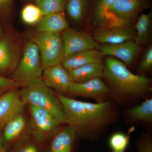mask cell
<instances>
[{"label": "cell", "instance_id": "cell-6", "mask_svg": "<svg viewBox=\"0 0 152 152\" xmlns=\"http://www.w3.org/2000/svg\"><path fill=\"white\" fill-rule=\"evenodd\" d=\"M144 5L143 0H117L109 9L106 25L128 26Z\"/></svg>", "mask_w": 152, "mask_h": 152}, {"label": "cell", "instance_id": "cell-35", "mask_svg": "<svg viewBox=\"0 0 152 152\" xmlns=\"http://www.w3.org/2000/svg\"><path fill=\"white\" fill-rule=\"evenodd\" d=\"M2 152H4V151H3Z\"/></svg>", "mask_w": 152, "mask_h": 152}, {"label": "cell", "instance_id": "cell-22", "mask_svg": "<svg viewBox=\"0 0 152 152\" xmlns=\"http://www.w3.org/2000/svg\"><path fill=\"white\" fill-rule=\"evenodd\" d=\"M88 0H68L66 5L68 15L72 20L79 22L84 15Z\"/></svg>", "mask_w": 152, "mask_h": 152}, {"label": "cell", "instance_id": "cell-11", "mask_svg": "<svg viewBox=\"0 0 152 152\" xmlns=\"http://www.w3.org/2000/svg\"><path fill=\"white\" fill-rule=\"evenodd\" d=\"M25 105L19 92L14 89L2 95L0 97V125L4 126L12 117L21 113Z\"/></svg>", "mask_w": 152, "mask_h": 152}, {"label": "cell", "instance_id": "cell-33", "mask_svg": "<svg viewBox=\"0 0 152 152\" xmlns=\"http://www.w3.org/2000/svg\"><path fill=\"white\" fill-rule=\"evenodd\" d=\"M124 151H112L111 152H124Z\"/></svg>", "mask_w": 152, "mask_h": 152}, {"label": "cell", "instance_id": "cell-17", "mask_svg": "<svg viewBox=\"0 0 152 152\" xmlns=\"http://www.w3.org/2000/svg\"><path fill=\"white\" fill-rule=\"evenodd\" d=\"M104 65L102 63L86 64L78 68L68 71L71 81L81 83L103 76Z\"/></svg>", "mask_w": 152, "mask_h": 152}, {"label": "cell", "instance_id": "cell-30", "mask_svg": "<svg viewBox=\"0 0 152 152\" xmlns=\"http://www.w3.org/2000/svg\"><path fill=\"white\" fill-rule=\"evenodd\" d=\"M14 152H39L35 144L31 142H26L17 147Z\"/></svg>", "mask_w": 152, "mask_h": 152}, {"label": "cell", "instance_id": "cell-34", "mask_svg": "<svg viewBox=\"0 0 152 152\" xmlns=\"http://www.w3.org/2000/svg\"><path fill=\"white\" fill-rule=\"evenodd\" d=\"M1 26H0V38H1Z\"/></svg>", "mask_w": 152, "mask_h": 152}, {"label": "cell", "instance_id": "cell-1", "mask_svg": "<svg viewBox=\"0 0 152 152\" xmlns=\"http://www.w3.org/2000/svg\"><path fill=\"white\" fill-rule=\"evenodd\" d=\"M62 105L66 123L89 137L94 129L99 127L107 121L110 113V102L92 103L82 102L57 94Z\"/></svg>", "mask_w": 152, "mask_h": 152}, {"label": "cell", "instance_id": "cell-4", "mask_svg": "<svg viewBox=\"0 0 152 152\" xmlns=\"http://www.w3.org/2000/svg\"><path fill=\"white\" fill-rule=\"evenodd\" d=\"M43 69L40 55L37 45L29 42L24 49L21 59L13 75V79L18 84L27 85L41 78Z\"/></svg>", "mask_w": 152, "mask_h": 152}, {"label": "cell", "instance_id": "cell-13", "mask_svg": "<svg viewBox=\"0 0 152 152\" xmlns=\"http://www.w3.org/2000/svg\"><path fill=\"white\" fill-rule=\"evenodd\" d=\"M104 56L97 49L83 51L64 57L61 64L68 71L90 63H102Z\"/></svg>", "mask_w": 152, "mask_h": 152}, {"label": "cell", "instance_id": "cell-31", "mask_svg": "<svg viewBox=\"0 0 152 152\" xmlns=\"http://www.w3.org/2000/svg\"><path fill=\"white\" fill-rule=\"evenodd\" d=\"M12 1L13 0H0V10L3 11L8 10Z\"/></svg>", "mask_w": 152, "mask_h": 152}, {"label": "cell", "instance_id": "cell-2", "mask_svg": "<svg viewBox=\"0 0 152 152\" xmlns=\"http://www.w3.org/2000/svg\"><path fill=\"white\" fill-rule=\"evenodd\" d=\"M103 77L117 93L128 96L145 92L151 82L146 76L133 74L122 62L110 57L106 59Z\"/></svg>", "mask_w": 152, "mask_h": 152}, {"label": "cell", "instance_id": "cell-8", "mask_svg": "<svg viewBox=\"0 0 152 152\" xmlns=\"http://www.w3.org/2000/svg\"><path fill=\"white\" fill-rule=\"evenodd\" d=\"M98 50L104 56L117 57L128 66L132 64L140 51V46L134 40L126 41L121 43L99 46Z\"/></svg>", "mask_w": 152, "mask_h": 152}, {"label": "cell", "instance_id": "cell-19", "mask_svg": "<svg viewBox=\"0 0 152 152\" xmlns=\"http://www.w3.org/2000/svg\"><path fill=\"white\" fill-rule=\"evenodd\" d=\"M17 54L10 41L6 38L0 40V71L11 69L16 63Z\"/></svg>", "mask_w": 152, "mask_h": 152}, {"label": "cell", "instance_id": "cell-25", "mask_svg": "<svg viewBox=\"0 0 152 152\" xmlns=\"http://www.w3.org/2000/svg\"><path fill=\"white\" fill-rule=\"evenodd\" d=\"M117 0H99L95 11V20L97 23L105 26L106 18L109 9Z\"/></svg>", "mask_w": 152, "mask_h": 152}, {"label": "cell", "instance_id": "cell-23", "mask_svg": "<svg viewBox=\"0 0 152 152\" xmlns=\"http://www.w3.org/2000/svg\"><path fill=\"white\" fill-rule=\"evenodd\" d=\"M36 5L43 15L63 12L66 8L65 0H35Z\"/></svg>", "mask_w": 152, "mask_h": 152}, {"label": "cell", "instance_id": "cell-12", "mask_svg": "<svg viewBox=\"0 0 152 152\" xmlns=\"http://www.w3.org/2000/svg\"><path fill=\"white\" fill-rule=\"evenodd\" d=\"M110 92L108 87L101 77H96L81 83L71 82L68 93L76 96L90 98L103 96Z\"/></svg>", "mask_w": 152, "mask_h": 152}, {"label": "cell", "instance_id": "cell-15", "mask_svg": "<svg viewBox=\"0 0 152 152\" xmlns=\"http://www.w3.org/2000/svg\"><path fill=\"white\" fill-rule=\"evenodd\" d=\"M77 132L75 128L70 125L60 131L52 140L50 152H72Z\"/></svg>", "mask_w": 152, "mask_h": 152}, {"label": "cell", "instance_id": "cell-18", "mask_svg": "<svg viewBox=\"0 0 152 152\" xmlns=\"http://www.w3.org/2000/svg\"><path fill=\"white\" fill-rule=\"evenodd\" d=\"M26 121L21 113L15 115L5 123L4 126V136L7 142L14 140L24 129Z\"/></svg>", "mask_w": 152, "mask_h": 152}, {"label": "cell", "instance_id": "cell-14", "mask_svg": "<svg viewBox=\"0 0 152 152\" xmlns=\"http://www.w3.org/2000/svg\"><path fill=\"white\" fill-rule=\"evenodd\" d=\"M27 105L38 132L41 134L46 135L56 130L60 124L50 112L34 105Z\"/></svg>", "mask_w": 152, "mask_h": 152}, {"label": "cell", "instance_id": "cell-26", "mask_svg": "<svg viewBox=\"0 0 152 152\" xmlns=\"http://www.w3.org/2000/svg\"><path fill=\"white\" fill-rule=\"evenodd\" d=\"M129 141V136L122 132L113 134L109 139V144L112 151H122L126 149Z\"/></svg>", "mask_w": 152, "mask_h": 152}, {"label": "cell", "instance_id": "cell-20", "mask_svg": "<svg viewBox=\"0 0 152 152\" xmlns=\"http://www.w3.org/2000/svg\"><path fill=\"white\" fill-rule=\"evenodd\" d=\"M151 22V14H142L136 23L137 34L134 42L137 45H144L147 43L149 37Z\"/></svg>", "mask_w": 152, "mask_h": 152}, {"label": "cell", "instance_id": "cell-3", "mask_svg": "<svg viewBox=\"0 0 152 152\" xmlns=\"http://www.w3.org/2000/svg\"><path fill=\"white\" fill-rule=\"evenodd\" d=\"M19 94L26 105L30 104L45 109L60 124L66 123L64 111L58 98L41 78L25 86Z\"/></svg>", "mask_w": 152, "mask_h": 152}, {"label": "cell", "instance_id": "cell-5", "mask_svg": "<svg viewBox=\"0 0 152 152\" xmlns=\"http://www.w3.org/2000/svg\"><path fill=\"white\" fill-rule=\"evenodd\" d=\"M31 41L39 49L43 70L61 64L64 57V47L59 33L38 32Z\"/></svg>", "mask_w": 152, "mask_h": 152}, {"label": "cell", "instance_id": "cell-7", "mask_svg": "<svg viewBox=\"0 0 152 152\" xmlns=\"http://www.w3.org/2000/svg\"><path fill=\"white\" fill-rule=\"evenodd\" d=\"M64 57L78 52L97 49L99 45L89 34L73 29H67L62 35Z\"/></svg>", "mask_w": 152, "mask_h": 152}, {"label": "cell", "instance_id": "cell-24", "mask_svg": "<svg viewBox=\"0 0 152 152\" xmlns=\"http://www.w3.org/2000/svg\"><path fill=\"white\" fill-rule=\"evenodd\" d=\"M43 15L37 5L28 4L23 8L21 12L22 20L28 25L37 23Z\"/></svg>", "mask_w": 152, "mask_h": 152}, {"label": "cell", "instance_id": "cell-10", "mask_svg": "<svg viewBox=\"0 0 152 152\" xmlns=\"http://www.w3.org/2000/svg\"><path fill=\"white\" fill-rule=\"evenodd\" d=\"M42 80L48 86L54 89L59 94L68 93L71 80L68 71L61 64L44 69Z\"/></svg>", "mask_w": 152, "mask_h": 152}, {"label": "cell", "instance_id": "cell-28", "mask_svg": "<svg viewBox=\"0 0 152 152\" xmlns=\"http://www.w3.org/2000/svg\"><path fill=\"white\" fill-rule=\"evenodd\" d=\"M137 152H152V141L151 136L146 135L142 137L137 142Z\"/></svg>", "mask_w": 152, "mask_h": 152}, {"label": "cell", "instance_id": "cell-27", "mask_svg": "<svg viewBox=\"0 0 152 152\" xmlns=\"http://www.w3.org/2000/svg\"><path fill=\"white\" fill-rule=\"evenodd\" d=\"M152 66V47L150 45L144 53L139 69L140 72H145L151 69Z\"/></svg>", "mask_w": 152, "mask_h": 152}, {"label": "cell", "instance_id": "cell-16", "mask_svg": "<svg viewBox=\"0 0 152 152\" xmlns=\"http://www.w3.org/2000/svg\"><path fill=\"white\" fill-rule=\"evenodd\" d=\"M69 28V25L63 12L43 16L37 23L38 32L59 33Z\"/></svg>", "mask_w": 152, "mask_h": 152}, {"label": "cell", "instance_id": "cell-21", "mask_svg": "<svg viewBox=\"0 0 152 152\" xmlns=\"http://www.w3.org/2000/svg\"><path fill=\"white\" fill-rule=\"evenodd\" d=\"M128 113L134 120L151 121L152 119V99H148L130 109Z\"/></svg>", "mask_w": 152, "mask_h": 152}, {"label": "cell", "instance_id": "cell-29", "mask_svg": "<svg viewBox=\"0 0 152 152\" xmlns=\"http://www.w3.org/2000/svg\"><path fill=\"white\" fill-rule=\"evenodd\" d=\"M18 84L13 79L7 78L0 75V93L15 88Z\"/></svg>", "mask_w": 152, "mask_h": 152}, {"label": "cell", "instance_id": "cell-9", "mask_svg": "<svg viewBox=\"0 0 152 152\" xmlns=\"http://www.w3.org/2000/svg\"><path fill=\"white\" fill-rule=\"evenodd\" d=\"M135 35L132 29L129 27H109L96 30L93 37L98 43L115 45L134 40Z\"/></svg>", "mask_w": 152, "mask_h": 152}, {"label": "cell", "instance_id": "cell-32", "mask_svg": "<svg viewBox=\"0 0 152 152\" xmlns=\"http://www.w3.org/2000/svg\"><path fill=\"white\" fill-rule=\"evenodd\" d=\"M1 137L0 134V152L3 151Z\"/></svg>", "mask_w": 152, "mask_h": 152}]
</instances>
